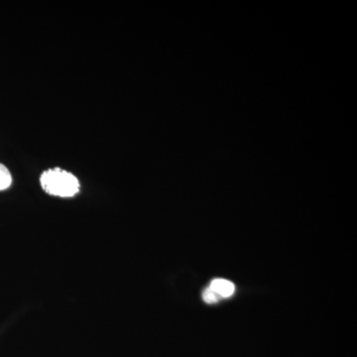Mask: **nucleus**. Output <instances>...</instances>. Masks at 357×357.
Instances as JSON below:
<instances>
[{
    "label": "nucleus",
    "instance_id": "1",
    "mask_svg": "<svg viewBox=\"0 0 357 357\" xmlns=\"http://www.w3.org/2000/svg\"><path fill=\"white\" fill-rule=\"evenodd\" d=\"M40 184L47 194L59 198H72L81 189L79 178L74 174L58 167L44 171Z\"/></svg>",
    "mask_w": 357,
    "mask_h": 357
},
{
    "label": "nucleus",
    "instance_id": "2",
    "mask_svg": "<svg viewBox=\"0 0 357 357\" xmlns=\"http://www.w3.org/2000/svg\"><path fill=\"white\" fill-rule=\"evenodd\" d=\"M208 287L215 291L222 299L231 297L234 291H236L234 284L229 280H225V279H215V280L211 282Z\"/></svg>",
    "mask_w": 357,
    "mask_h": 357
},
{
    "label": "nucleus",
    "instance_id": "3",
    "mask_svg": "<svg viewBox=\"0 0 357 357\" xmlns=\"http://www.w3.org/2000/svg\"><path fill=\"white\" fill-rule=\"evenodd\" d=\"M13 185V175L6 165L0 163V192L6 191Z\"/></svg>",
    "mask_w": 357,
    "mask_h": 357
},
{
    "label": "nucleus",
    "instance_id": "4",
    "mask_svg": "<svg viewBox=\"0 0 357 357\" xmlns=\"http://www.w3.org/2000/svg\"><path fill=\"white\" fill-rule=\"evenodd\" d=\"M203 299L204 302L208 303V304H215V303L222 300V298H220L215 291L211 290V289L208 287L204 291Z\"/></svg>",
    "mask_w": 357,
    "mask_h": 357
}]
</instances>
